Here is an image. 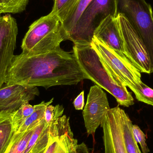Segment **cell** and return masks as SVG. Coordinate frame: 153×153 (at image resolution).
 <instances>
[{"label": "cell", "mask_w": 153, "mask_h": 153, "mask_svg": "<svg viewBox=\"0 0 153 153\" xmlns=\"http://www.w3.org/2000/svg\"><path fill=\"white\" fill-rule=\"evenodd\" d=\"M85 79L89 77L74 53L60 47L42 54L30 55L22 53L14 56L5 84L47 89L56 85H76Z\"/></svg>", "instance_id": "1"}, {"label": "cell", "mask_w": 153, "mask_h": 153, "mask_svg": "<svg viewBox=\"0 0 153 153\" xmlns=\"http://www.w3.org/2000/svg\"><path fill=\"white\" fill-rule=\"evenodd\" d=\"M73 53L89 80L114 96L119 105H134V98L126 86L109 71L91 45H74Z\"/></svg>", "instance_id": "2"}, {"label": "cell", "mask_w": 153, "mask_h": 153, "mask_svg": "<svg viewBox=\"0 0 153 153\" xmlns=\"http://www.w3.org/2000/svg\"><path fill=\"white\" fill-rule=\"evenodd\" d=\"M66 40L59 18L50 13L31 24L22 40V53L30 55L42 54L60 47Z\"/></svg>", "instance_id": "3"}, {"label": "cell", "mask_w": 153, "mask_h": 153, "mask_svg": "<svg viewBox=\"0 0 153 153\" xmlns=\"http://www.w3.org/2000/svg\"><path fill=\"white\" fill-rule=\"evenodd\" d=\"M116 0H92L80 16L67 40L74 45H91L94 32L110 15L117 17Z\"/></svg>", "instance_id": "4"}, {"label": "cell", "mask_w": 153, "mask_h": 153, "mask_svg": "<svg viewBox=\"0 0 153 153\" xmlns=\"http://www.w3.org/2000/svg\"><path fill=\"white\" fill-rule=\"evenodd\" d=\"M117 12L124 14L142 39L148 52L153 73V14L145 0H116Z\"/></svg>", "instance_id": "5"}, {"label": "cell", "mask_w": 153, "mask_h": 153, "mask_svg": "<svg viewBox=\"0 0 153 153\" xmlns=\"http://www.w3.org/2000/svg\"><path fill=\"white\" fill-rule=\"evenodd\" d=\"M91 46L109 71L124 85L130 89L142 82L140 71L123 54L109 47L94 36Z\"/></svg>", "instance_id": "6"}, {"label": "cell", "mask_w": 153, "mask_h": 153, "mask_svg": "<svg viewBox=\"0 0 153 153\" xmlns=\"http://www.w3.org/2000/svg\"><path fill=\"white\" fill-rule=\"evenodd\" d=\"M117 18L125 56L140 72L151 74L150 58L141 38L124 14L118 13Z\"/></svg>", "instance_id": "7"}, {"label": "cell", "mask_w": 153, "mask_h": 153, "mask_svg": "<svg viewBox=\"0 0 153 153\" xmlns=\"http://www.w3.org/2000/svg\"><path fill=\"white\" fill-rule=\"evenodd\" d=\"M18 34L17 22L10 14L0 17V88L5 84L14 57Z\"/></svg>", "instance_id": "8"}, {"label": "cell", "mask_w": 153, "mask_h": 153, "mask_svg": "<svg viewBox=\"0 0 153 153\" xmlns=\"http://www.w3.org/2000/svg\"><path fill=\"white\" fill-rule=\"evenodd\" d=\"M124 111L119 106L110 108L102 121L104 153H127L122 126Z\"/></svg>", "instance_id": "9"}, {"label": "cell", "mask_w": 153, "mask_h": 153, "mask_svg": "<svg viewBox=\"0 0 153 153\" xmlns=\"http://www.w3.org/2000/svg\"><path fill=\"white\" fill-rule=\"evenodd\" d=\"M110 108L105 92L97 85L91 86L82 115L87 134L91 135L94 139L96 130Z\"/></svg>", "instance_id": "10"}, {"label": "cell", "mask_w": 153, "mask_h": 153, "mask_svg": "<svg viewBox=\"0 0 153 153\" xmlns=\"http://www.w3.org/2000/svg\"><path fill=\"white\" fill-rule=\"evenodd\" d=\"M48 129L50 139L44 153H77L78 142L67 116L63 115L50 123Z\"/></svg>", "instance_id": "11"}, {"label": "cell", "mask_w": 153, "mask_h": 153, "mask_svg": "<svg viewBox=\"0 0 153 153\" xmlns=\"http://www.w3.org/2000/svg\"><path fill=\"white\" fill-rule=\"evenodd\" d=\"M39 94L36 86L4 85L0 88V112L12 113L24 103L34 100Z\"/></svg>", "instance_id": "12"}, {"label": "cell", "mask_w": 153, "mask_h": 153, "mask_svg": "<svg viewBox=\"0 0 153 153\" xmlns=\"http://www.w3.org/2000/svg\"><path fill=\"white\" fill-rule=\"evenodd\" d=\"M117 17L110 15L104 19L95 30L94 36L109 47L124 55L123 42Z\"/></svg>", "instance_id": "13"}, {"label": "cell", "mask_w": 153, "mask_h": 153, "mask_svg": "<svg viewBox=\"0 0 153 153\" xmlns=\"http://www.w3.org/2000/svg\"><path fill=\"white\" fill-rule=\"evenodd\" d=\"M11 112H0V153H4L14 134Z\"/></svg>", "instance_id": "14"}, {"label": "cell", "mask_w": 153, "mask_h": 153, "mask_svg": "<svg viewBox=\"0 0 153 153\" xmlns=\"http://www.w3.org/2000/svg\"><path fill=\"white\" fill-rule=\"evenodd\" d=\"M53 100V98H52L47 102L43 101L39 104L35 105V110L33 113L25 120L14 134H23L26 131L33 129L37 126L44 119L45 111L47 106L51 104Z\"/></svg>", "instance_id": "15"}, {"label": "cell", "mask_w": 153, "mask_h": 153, "mask_svg": "<svg viewBox=\"0 0 153 153\" xmlns=\"http://www.w3.org/2000/svg\"><path fill=\"white\" fill-rule=\"evenodd\" d=\"M92 0H79L71 12L62 23L66 40L73 30L80 16Z\"/></svg>", "instance_id": "16"}, {"label": "cell", "mask_w": 153, "mask_h": 153, "mask_svg": "<svg viewBox=\"0 0 153 153\" xmlns=\"http://www.w3.org/2000/svg\"><path fill=\"white\" fill-rule=\"evenodd\" d=\"M34 128L26 131L23 134H14L10 144L4 153H24Z\"/></svg>", "instance_id": "17"}, {"label": "cell", "mask_w": 153, "mask_h": 153, "mask_svg": "<svg viewBox=\"0 0 153 153\" xmlns=\"http://www.w3.org/2000/svg\"><path fill=\"white\" fill-rule=\"evenodd\" d=\"M122 126L123 134L127 153H137V143L134 139L132 133V121L125 111L122 114Z\"/></svg>", "instance_id": "18"}, {"label": "cell", "mask_w": 153, "mask_h": 153, "mask_svg": "<svg viewBox=\"0 0 153 153\" xmlns=\"http://www.w3.org/2000/svg\"><path fill=\"white\" fill-rule=\"evenodd\" d=\"M79 0H54L51 13L56 15L61 23L67 18L76 6Z\"/></svg>", "instance_id": "19"}, {"label": "cell", "mask_w": 153, "mask_h": 153, "mask_svg": "<svg viewBox=\"0 0 153 153\" xmlns=\"http://www.w3.org/2000/svg\"><path fill=\"white\" fill-rule=\"evenodd\" d=\"M29 0H0V14H16L26 10Z\"/></svg>", "instance_id": "20"}, {"label": "cell", "mask_w": 153, "mask_h": 153, "mask_svg": "<svg viewBox=\"0 0 153 153\" xmlns=\"http://www.w3.org/2000/svg\"><path fill=\"white\" fill-rule=\"evenodd\" d=\"M35 106H32L29 102L22 105L17 110L11 113L12 120L14 128V133L18 130L21 124L34 112Z\"/></svg>", "instance_id": "21"}, {"label": "cell", "mask_w": 153, "mask_h": 153, "mask_svg": "<svg viewBox=\"0 0 153 153\" xmlns=\"http://www.w3.org/2000/svg\"><path fill=\"white\" fill-rule=\"evenodd\" d=\"M130 89L134 93L139 101L153 106V89L151 87L142 82Z\"/></svg>", "instance_id": "22"}, {"label": "cell", "mask_w": 153, "mask_h": 153, "mask_svg": "<svg viewBox=\"0 0 153 153\" xmlns=\"http://www.w3.org/2000/svg\"><path fill=\"white\" fill-rule=\"evenodd\" d=\"M64 111L62 105L57 104L55 106L50 104L46 108L45 113V121L48 125L53 122L57 119L62 117Z\"/></svg>", "instance_id": "23"}, {"label": "cell", "mask_w": 153, "mask_h": 153, "mask_svg": "<svg viewBox=\"0 0 153 153\" xmlns=\"http://www.w3.org/2000/svg\"><path fill=\"white\" fill-rule=\"evenodd\" d=\"M48 125L44 128L36 143L29 153H39L45 150L49 143L50 137Z\"/></svg>", "instance_id": "24"}, {"label": "cell", "mask_w": 153, "mask_h": 153, "mask_svg": "<svg viewBox=\"0 0 153 153\" xmlns=\"http://www.w3.org/2000/svg\"><path fill=\"white\" fill-rule=\"evenodd\" d=\"M132 133L134 139L139 143L142 149V153H149L150 150L146 143V136L141 128L136 125H133L132 127Z\"/></svg>", "instance_id": "25"}, {"label": "cell", "mask_w": 153, "mask_h": 153, "mask_svg": "<svg viewBox=\"0 0 153 153\" xmlns=\"http://www.w3.org/2000/svg\"><path fill=\"white\" fill-rule=\"evenodd\" d=\"M48 124L46 123L45 119H44L35 128L33 134L30 138L29 141L27 145V147L25 149L23 153H30L36 143L40 134H41L44 128Z\"/></svg>", "instance_id": "26"}, {"label": "cell", "mask_w": 153, "mask_h": 153, "mask_svg": "<svg viewBox=\"0 0 153 153\" xmlns=\"http://www.w3.org/2000/svg\"><path fill=\"white\" fill-rule=\"evenodd\" d=\"M74 108L76 110H82L84 106V91H82L75 98L73 102Z\"/></svg>", "instance_id": "27"}, {"label": "cell", "mask_w": 153, "mask_h": 153, "mask_svg": "<svg viewBox=\"0 0 153 153\" xmlns=\"http://www.w3.org/2000/svg\"><path fill=\"white\" fill-rule=\"evenodd\" d=\"M77 153H91L87 146L84 143L78 144L77 147Z\"/></svg>", "instance_id": "28"}, {"label": "cell", "mask_w": 153, "mask_h": 153, "mask_svg": "<svg viewBox=\"0 0 153 153\" xmlns=\"http://www.w3.org/2000/svg\"><path fill=\"white\" fill-rule=\"evenodd\" d=\"M137 153H142L141 150H140V148H139L138 145H137Z\"/></svg>", "instance_id": "29"}, {"label": "cell", "mask_w": 153, "mask_h": 153, "mask_svg": "<svg viewBox=\"0 0 153 153\" xmlns=\"http://www.w3.org/2000/svg\"><path fill=\"white\" fill-rule=\"evenodd\" d=\"M45 151H42V152H41L39 153H44V152H45Z\"/></svg>", "instance_id": "30"}]
</instances>
